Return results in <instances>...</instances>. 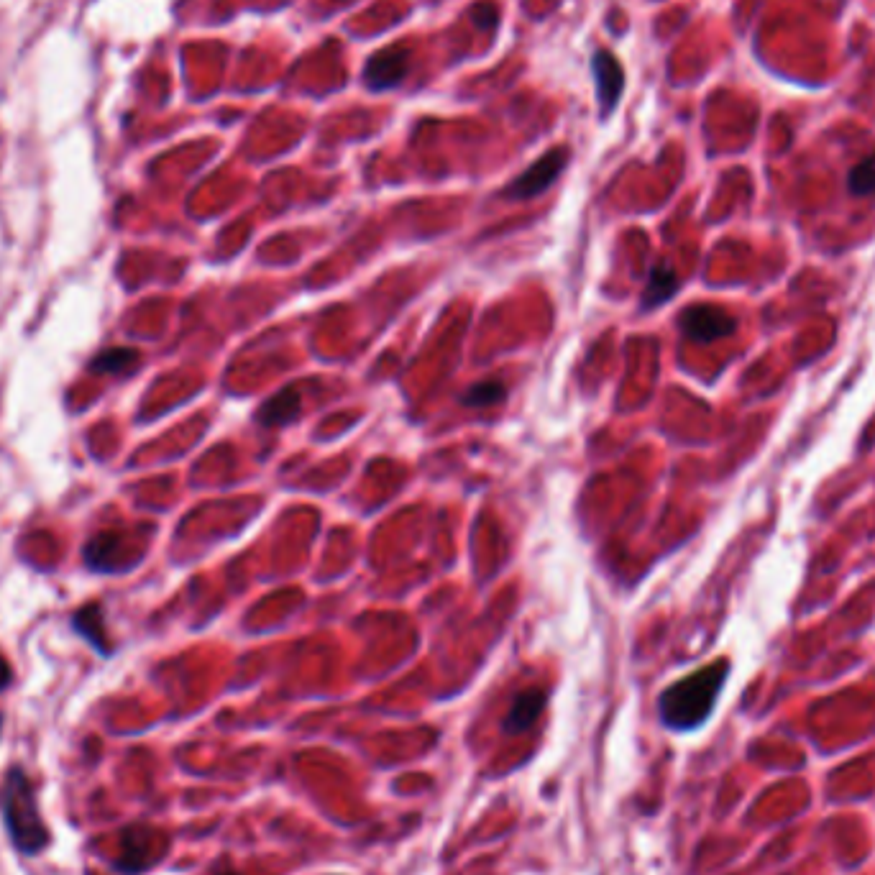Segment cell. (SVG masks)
<instances>
[{"instance_id":"cell-2","label":"cell","mask_w":875,"mask_h":875,"mask_svg":"<svg viewBox=\"0 0 875 875\" xmlns=\"http://www.w3.org/2000/svg\"><path fill=\"white\" fill-rule=\"evenodd\" d=\"M0 814H3V824H6L8 835H11L13 847L21 855L31 858V855H39V852L47 850L52 835H49V827L41 819L34 786H31L29 776H26L21 765L8 768L6 778H3Z\"/></svg>"},{"instance_id":"cell-13","label":"cell","mask_w":875,"mask_h":875,"mask_svg":"<svg viewBox=\"0 0 875 875\" xmlns=\"http://www.w3.org/2000/svg\"><path fill=\"white\" fill-rule=\"evenodd\" d=\"M505 395H507L505 384L487 379V382H479L474 384V387L466 389L461 402H464L466 407H489L505 400Z\"/></svg>"},{"instance_id":"cell-9","label":"cell","mask_w":875,"mask_h":875,"mask_svg":"<svg viewBox=\"0 0 875 875\" xmlns=\"http://www.w3.org/2000/svg\"><path fill=\"white\" fill-rule=\"evenodd\" d=\"M594 75L599 82V100L604 103V111H612L617 103V95L622 90V70L615 57L609 52H597L594 57Z\"/></svg>"},{"instance_id":"cell-14","label":"cell","mask_w":875,"mask_h":875,"mask_svg":"<svg viewBox=\"0 0 875 875\" xmlns=\"http://www.w3.org/2000/svg\"><path fill=\"white\" fill-rule=\"evenodd\" d=\"M847 187H850L852 195H860V198H868L875 192V154L865 157L863 162H858L847 174Z\"/></svg>"},{"instance_id":"cell-8","label":"cell","mask_w":875,"mask_h":875,"mask_svg":"<svg viewBox=\"0 0 875 875\" xmlns=\"http://www.w3.org/2000/svg\"><path fill=\"white\" fill-rule=\"evenodd\" d=\"M676 290H678L676 269H673L668 261L655 264V267L650 269L648 284H645V290H643V310L661 308L663 302L671 300L673 292Z\"/></svg>"},{"instance_id":"cell-6","label":"cell","mask_w":875,"mask_h":875,"mask_svg":"<svg viewBox=\"0 0 875 875\" xmlns=\"http://www.w3.org/2000/svg\"><path fill=\"white\" fill-rule=\"evenodd\" d=\"M545 704H548V691L533 686V689H525L512 699L510 709H507L505 719H502V732L510 737L522 735L535 725L543 714Z\"/></svg>"},{"instance_id":"cell-16","label":"cell","mask_w":875,"mask_h":875,"mask_svg":"<svg viewBox=\"0 0 875 875\" xmlns=\"http://www.w3.org/2000/svg\"><path fill=\"white\" fill-rule=\"evenodd\" d=\"M215 875H241V873H236V870H218Z\"/></svg>"},{"instance_id":"cell-10","label":"cell","mask_w":875,"mask_h":875,"mask_svg":"<svg viewBox=\"0 0 875 875\" xmlns=\"http://www.w3.org/2000/svg\"><path fill=\"white\" fill-rule=\"evenodd\" d=\"M72 627H75L82 638L93 645L98 653L111 655V645H108V635H105V625H103V607H100V604H90V607H82L80 612H75V617H72Z\"/></svg>"},{"instance_id":"cell-3","label":"cell","mask_w":875,"mask_h":875,"mask_svg":"<svg viewBox=\"0 0 875 875\" xmlns=\"http://www.w3.org/2000/svg\"><path fill=\"white\" fill-rule=\"evenodd\" d=\"M164 852H167V842L162 845V837L154 829L128 827L121 835V855H118L116 868L126 875H136L157 865Z\"/></svg>"},{"instance_id":"cell-5","label":"cell","mask_w":875,"mask_h":875,"mask_svg":"<svg viewBox=\"0 0 875 875\" xmlns=\"http://www.w3.org/2000/svg\"><path fill=\"white\" fill-rule=\"evenodd\" d=\"M566 159H568L566 149L548 151L543 159H538L533 167L525 169V172H522L520 177H517V180L512 182L510 187H507L505 198L530 200V198H535V195H540V192H545L548 187L553 185V182H556V177L561 174V169L566 167Z\"/></svg>"},{"instance_id":"cell-7","label":"cell","mask_w":875,"mask_h":875,"mask_svg":"<svg viewBox=\"0 0 875 875\" xmlns=\"http://www.w3.org/2000/svg\"><path fill=\"white\" fill-rule=\"evenodd\" d=\"M302 400L295 389H282L279 395H274L272 400H267L256 412V420L264 428H279V425H287L300 415Z\"/></svg>"},{"instance_id":"cell-12","label":"cell","mask_w":875,"mask_h":875,"mask_svg":"<svg viewBox=\"0 0 875 875\" xmlns=\"http://www.w3.org/2000/svg\"><path fill=\"white\" fill-rule=\"evenodd\" d=\"M405 67L407 62L402 57L395 59V52L379 54V57L371 59L369 70H366V80H369L371 87L382 90V87L397 85L402 80V75H405Z\"/></svg>"},{"instance_id":"cell-15","label":"cell","mask_w":875,"mask_h":875,"mask_svg":"<svg viewBox=\"0 0 875 875\" xmlns=\"http://www.w3.org/2000/svg\"><path fill=\"white\" fill-rule=\"evenodd\" d=\"M11 681H13L11 666H8L6 658H3V655H0V691L8 689V684H11Z\"/></svg>"},{"instance_id":"cell-1","label":"cell","mask_w":875,"mask_h":875,"mask_svg":"<svg viewBox=\"0 0 875 875\" xmlns=\"http://www.w3.org/2000/svg\"><path fill=\"white\" fill-rule=\"evenodd\" d=\"M727 676H730V663L714 661L668 686L658 699V714L663 725L673 732H691L702 727L714 712Z\"/></svg>"},{"instance_id":"cell-11","label":"cell","mask_w":875,"mask_h":875,"mask_svg":"<svg viewBox=\"0 0 875 875\" xmlns=\"http://www.w3.org/2000/svg\"><path fill=\"white\" fill-rule=\"evenodd\" d=\"M141 364V354L134 348H105L93 359L90 369L98 374H111V377H126Z\"/></svg>"},{"instance_id":"cell-4","label":"cell","mask_w":875,"mask_h":875,"mask_svg":"<svg viewBox=\"0 0 875 875\" xmlns=\"http://www.w3.org/2000/svg\"><path fill=\"white\" fill-rule=\"evenodd\" d=\"M737 320L714 305H689L678 313V331L689 341L712 343L735 333Z\"/></svg>"}]
</instances>
